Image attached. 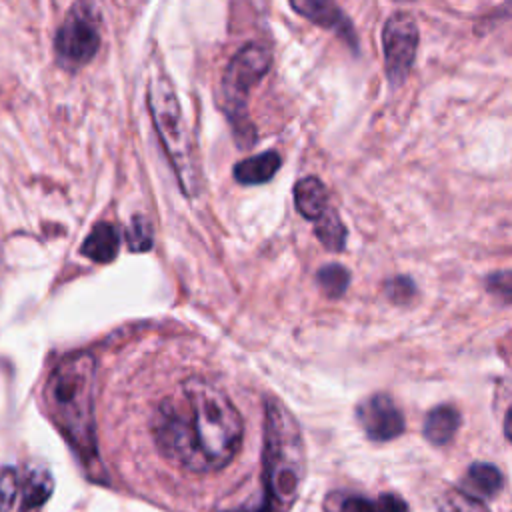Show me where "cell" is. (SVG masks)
I'll return each instance as SVG.
<instances>
[{"label": "cell", "instance_id": "6da1fadb", "mask_svg": "<svg viewBox=\"0 0 512 512\" xmlns=\"http://www.w3.org/2000/svg\"><path fill=\"white\" fill-rule=\"evenodd\" d=\"M160 454L188 472L228 466L242 446V416L214 382L192 376L176 394L160 400L152 414Z\"/></svg>", "mask_w": 512, "mask_h": 512}, {"label": "cell", "instance_id": "7a4b0ae2", "mask_svg": "<svg viewBox=\"0 0 512 512\" xmlns=\"http://www.w3.org/2000/svg\"><path fill=\"white\" fill-rule=\"evenodd\" d=\"M304 478V444L296 418L276 400H266L262 498L258 506L230 512H288Z\"/></svg>", "mask_w": 512, "mask_h": 512}, {"label": "cell", "instance_id": "3957f363", "mask_svg": "<svg viewBox=\"0 0 512 512\" xmlns=\"http://www.w3.org/2000/svg\"><path fill=\"white\" fill-rule=\"evenodd\" d=\"M94 384L96 360L88 352H76L52 368L44 386L52 420L84 458L96 456Z\"/></svg>", "mask_w": 512, "mask_h": 512}, {"label": "cell", "instance_id": "277c9868", "mask_svg": "<svg viewBox=\"0 0 512 512\" xmlns=\"http://www.w3.org/2000/svg\"><path fill=\"white\" fill-rule=\"evenodd\" d=\"M146 104L160 138L162 150L176 174L180 190L186 196H196L200 192V162L194 146V138L182 114L180 102L176 98L174 86L166 74H154L148 80Z\"/></svg>", "mask_w": 512, "mask_h": 512}, {"label": "cell", "instance_id": "5b68a950", "mask_svg": "<svg viewBox=\"0 0 512 512\" xmlns=\"http://www.w3.org/2000/svg\"><path fill=\"white\" fill-rule=\"evenodd\" d=\"M272 52L262 44H246L228 62L222 74V106L232 124L236 140L248 148L256 140V130L248 118V98L252 88L268 74Z\"/></svg>", "mask_w": 512, "mask_h": 512}, {"label": "cell", "instance_id": "8992f818", "mask_svg": "<svg viewBox=\"0 0 512 512\" xmlns=\"http://www.w3.org/2000/svg\"><path fill=\"white\" fill-rule=\"evenodd\" d=\"M100 48V32L96 16L86 8H74L54 38L56 60L66 70H78L86 66Z\"/></svg>", "mask_w": 512, "mask_h": 512}, {"label": "cell", "instance_id": "52a82bcc", "mask_svg": "<svg viewBox=\"0 0 512 512\" xmlns=\"http://www.w3.org/2000/svg\"><path fill=\"white\" fill-rule=\"evenodd\" d=\"M418 24L408 12H394L382 28L384 72L392 86L404 84L418 50Z\"/></svg>", "mask_w": 512, "mask_h": 512}, {"label": "cell", "instance_id": "ba28073f", "mask_svg": "<svg viewBox=\"0 0 512 512\" xmlns=\"http://www.w3.org/2000/svg\"><path fill=\"white\" fill-rule=\"evenodd\" d=\"M356 418L370 440H392L404 432V416L388 394H374L356 408Z\"/></svg>", "mask_w": 512, "mask_h": 512}, {"label": "cell", "instance_id": "9c48e42d", "mask_svg": "<svg viewBox=\"0 0 512 512\" xmlns=\"http://www.w3.org/2000/svg\"><path fill=\"white\" fill-rule=\"evenodd\" d=\"M292 10L310 20L312 24L332 30L340 34L352 48H356V34L346 18V14L340 10L336 0H288Z\"/></svg>", "mask_w": 512, "mask_h": 512}, {"label": "cell", "instance_id": "30bf717a", "mask_svg": "<svg viewBox=\"0 0 512 512\" xmlns=\"http://www.w3.org/2000/svg\"><path fill=\"white\" fill-rule=\"evenodd\" d=\"M54 480L46 468L28 466L20 472V512H28L36 506H42L52 494Z\"/></svg>", "mask_w": 512, "mask_h": 512}, {"label": "cell", "instance_id": "8fae6325", "mask_svg": "<svg viewBox=\"0 0 512 512\" xmlns=\"http://www.w3.org/2000/svg\"><path fill=\"white\" fill-rule=\"evenodd\" d=\"M296 210L306 218L316 222L328 208V190L316 176H306L294 186Z\"/></svg>", "mask_w": 512, "mask_h": 512}, {"label": "cell", "instance_id": "7c38bea8", "mask_svg": "<svg viewBox=\"0 0 512 512\" xmlns=\"http://www.w3.org/2000/svg\"><path fill=\"white\" fill-rule=\"evenodd\" d=\"M280 166H282L280 154L276 150H266L262 154L240 160L234 166V178L246 186L264 184L274 178V174L280 170Z\"/></svg>", "mask_w": 512, "mask_h": 512}, {"label": "cell", "instance_id": "4fadbf2b", "mask_svg": "<svg viewBox=\"0 0 512 512\" xmlns=\"http://www.w3.org/2000/svg\"><path fill=\"white\" fill-rule=\"evenodd\" d=\"M118 246H120V234L116 226L110 222H100L86 236L80 252L98 264H106L116 258Z\"/></svg>", "mask_w": 512, "mask_h": 512}, {"label": "cell", "instance_id": "5bb4252c", "mask_svg": "<svg viewBox=\"0 0 512 512\" xmlns=\"http://www.w3.org/2000/svg\"><path fill=\"white\" fill-rule=\"evenodd\" d=\"M460 428V412L454 406L440 404L426 414L424 436L434 446L448 444Z\"/></svg>", "mask_w": 512, "mask_h": 512}, {"label": "cell", "instance_id": "9a60e30c", "mask_svg": "<svg viewBox=\"0 0 512 512\" xmlns=\"http://www.w3.org/2000/svg\"><path fill=\"white\" fill-rule=\"evenodd\" d=\"M504 486V476L502 472L488 462H474L464 478V490L466 494L474 498H492L496 496Z\"/></svg>", "mask_w": 512, "mask_h": 512}, {"label": "cell", "instance_id": "2e32d148", "mask_svg": "<svg viewBox=\"0 0 512 512\" xmlns=\"http://www.w3.org/2000/svg\"><path fill=\"white\" fill-rule=\"evenodd\" d=\"M346 226L342 224L338 212L334 208H326V212L316 220V238L322 242L326 250L340 252L346 246Z\"/></svg>", "mask_w": 512, "mask_h": 512}, {"label": "cell", "instance_id": "e0dca14e", "mask_svg": "<svg viewBox=\"0 0 512 512\" xmlns=\"http://www.w3.org/2000/svg\"><path fill=\"white\" fill-rule=\"evenodd\" d=\"M316 278H318L320 288H322L328 296H332V298L342 296V294L346 292L348 284H350V274H348V270H346L344 266H340V264H326V266H322V268L318 270Z\"/></svg>", "mask_w": 512, "mask_h": 512}, {"label": "cell", "instance_id": "ac0fdd59", "mask_svg": "<svg viewBox=\"0 0 512 512\" xmlns=\"http://www.w3.org/2000/svg\"><path fill=\"white\" fill-rule=\"evenodd\" d=\"M328 512H378L376 502L368 500L360 494H346V492H334L326 500Z\"/></svg>", "mask_w": 512, "mask_h": 512}, {"label": "cell", "instance_id": "d6986e66", "mask_svg": "<svg viewBox=\"0 0 512 512\" xmlns=\"http://www.w3.org/2000/svg\"><path fill=\"white\" fill-rule=\"evenodd\" d=\"M442 512H490L480 498L466 494L460 488H450L440 500Z\"/></svg>", "mask_w": 512, "mask_h": 512}, {"label": "cell", "instance_id": "ffe728a7", "mask_svg": "<svg viewBox=\"0 0 512 512\" xmlns=\"http://www.w3.org/2000/svg\"><path fill=\"white\" fill-rule=\"evenodd\" d=\"M152 240H154V234H152V226H150L148 218H144L142 214H136L126 230L128 248L132 252H146V250H150Z\"/></svg>", "mask_w": 512, "mask_h": 512}, {"label": "cell", "instance_id": "44dd1931", "mask_svg": "<svg viewBox=\"0 0 512 512\" xmlns=\"http://www.w3.org/2000/svg\"><path fill=\"white\" fill-rule=\"evenodd\" d=\"M20 494V470L0 468V512H8Z\"/></svg>", "mask_w": 512, "mask_h": 512}, {"label": "cell", "instance_id": "7402d4cb", "mask_svg": "<svg viewBox=\"0 0 512 512\" xmlns=\"http://www.w3.org/2000/svg\"><path fill=\"white\" fill-rule=\"evenodd\" d=\"M414 292H416V286L406 276H398V278H392L386 282V294L396 304H404V302L412 300Z\"/></svg>", "mask_w": 512, "mask_h": 512}, {"label": "cell", "instance_id": "603a6c76", "mask_svg": "<svg viewBox=\"0 0 512 512\" xmlns=\"http://www.w3.org/2000/svg\"><path fill=\"white\" fill-rule=\"evenodd\" d=\"M378 512H408V504L396 494H382L376 500Z\"/></svg>", "mask_w": 512, "mask_h": 512}]
</instances>
